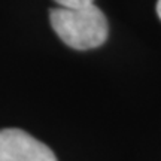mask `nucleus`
<instances>
[{
  "mask_svg": "<svg viewBox=\"0 0 161 161\" xmlns=\"http://www.w3.org/2000/svg\"><path fill=\"white\" fill-rule=\"evenodd\" d=\"M49 19L58 37L78 51L97 48L108 39V19L94 3L80 8L58 6L51 9Z\"/></svg>",
  "mask_w": 161,
  "mask_h": 161,
  "instance_id": "f257e3e1",
  "label": "nucleus"
},
{
  "mask_svg": "<svg viewBox=\"0 0 161 161\" xmlns=\"http://www.w3.org/2000/svg\"><path fill=\"white\" fill-rule=\"evenodd\" d=\"M0 161H57L45 143L19 128L0 130Z\"/></svg>",
  "mask_w": 161,
  "mask_h": 161,
  "instance_id": "f03ea898",
  "label": "nucleus"
},
{
  "mask_svg": "<svg viewBox=\"0 0 161 161\" xmlns=\"http://www.w3.org/2000/svg\"><path fill=\"white\" fill-rule=\"evenodd\" d=\"M60 8H80V6L92 5L94 0H54Z\"/></svg>",
  "mask_w": 161,
  "mask_h": 161,
  "instance_id": "7ed1b4c3",
  "label": "nucleus"
},
{
  "mask_svg": "<svg viewBox=\"0 0 161 161\" xmlns=\"http://www.w3.org/2000/svg\"><path fill=\"white\" fill-rule=\"evenodd\" d=\"M157 14H158V18L161 19V0L157 2Z\"/></svg>",
  "mask_w": 161,
  "mask_h": 161,
  "instance_id": "20e7f679",
  "label": "nucleus"
}]
</instances>
